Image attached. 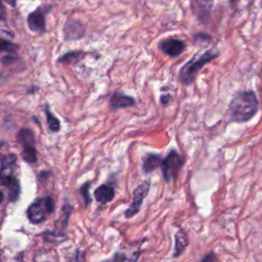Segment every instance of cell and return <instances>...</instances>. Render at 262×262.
<instances>
[{"mask_svg": "<svg viewBox=\"0 0 262 262\" xmlns=\"http://www.w3.org/2000/svg\"><path fill=\"white\" fill-rule=\"evenodd\" d=\"M259 108V101L256 94L251 90L238 91L229 103L231 120L243 123L252 119Z\"/></svg>", "mask_w": 262, "mask_h": 262, "instance_id": "1", "label": "cell"}, {"mask_svg": "<svg viewBox=\"0 0 262 262\" xmlns=\"http://www.w3.org/2000/svg\"><path fill=\"white\" fill-rule=\"evenodd\" d=\"M219 55V52L215 51L214 49H209L204 52H198L192 56L191 59H189L187 62H185L182 68L179 70V80L184 85L191 84L199 71L208 62H210L212 59L216 58Z\"/></svg>", "mask_w": 262, "mask_h": 262, "instance_id": "2", "label": "cell"}, {"mask_svg": "<svg viewBox=\"0 0 262 262\" xmlns=\"http://www.w3.org/2000/svg\"><path fill=\"white\" fill-rule=\"evenodd\" d=\"M54 201L50 195L39 198L27 209V218L32 224L42 223L54 211Z\"/></svg>", "mask_w": 262, "mask_h": 262, "instance_id": "3", "label": "cell"}, {"mask_svg": "<svg viewBox=\"0 0 262 262\" xmlns=\"http://www.w3.org/2000/svg\"><path fill=\"white\" fill-rule=\"evenodd\" d=\"M182 165L183 160L181 156L175 149L170 150L167 157L163 160L161 165L163 177L167 183H170L175 180Z\"/></svg>", "mask_w": 262, "mask_h": 262, "instance_id": "4", "label": "cell"}, {"mask_svg": "<svg viewBox=\"0 0 262 262\" xmlns=\"http://www.w3.org/2000/svg\"><path fill=\"white\" fill-rule=\"evenodd\" d=\"M52 9L50 4H41L34 11L30 12L27 17L29 29L38 34L46 32V14Z\"/></svg>", "mask_w": 262, "mask_h": 262, "instance_id": "5", "label": "cell"}, {"mask_svg": "<svg viewBox=\"0 0 262 262\" xmlns=\"http://www.w3.org/2000/svg\"><path fill=\"white\" fill-rule=\"evenodd\" d=\"M149 187H150V181L145 180L142 183H140L134 189L132 203L129 206V208L125 211V217L126 218H131L139 212V210L141 208V205H142L145 196L147 195V193L149 191Z\"/></svg>", "mask_w": 262, "mask_h": 262, "instance_id": "6", "label": "cell"}, {"mask_svg": "<svg viewBox=\"0 0 262 262\" xmlns=\"http://www.w3.org/2000/svg\"><path fill=\"white\" fill-rule=\"evenodd\" d=\"M17 157L14 154H7L2 158L0 166V186L7 185L16 177L13 174V168L16 164Z\"/></svg>", "mask_w": 262, "mask_h": 262, "instance_id": "7", "label": "cell"}, {"mask_svg": "<svg viewBox=\"0 0 262 262\" xmlns=\"http://www.w3.org/2000/svg\"><path fill=\"white\" fill-rule=\"evenodd\" d=\"M159 49L170 57H176L180 55L185 49V43L177 38H166L159 42Z\"/></svg>", "mask_w": 262, "mask_h": 262, "instance_id": "8", "label": "cell"}, {"mask_svg": "<svg viewBox=\"0 0 262 262\" xmlns=\"http://www.w3.org/2000/svg\"><path fill=\"white\" fill-rule=\"evenodd\" d=\"M86 34L85 26L78 19L69 18L63 29V39L66 41H76L83 38Z\"/></svg>", "mask_w": 262, "mask_h": 262, "instance_id": "9", "label": "cell"}, {"mask_svg": "<svg viewBox=\"0 0 262 262\" xmlns=\"http://www.w3.org/2000/svg\"><path fill=\"white\" fill-rule=\"evenodd\" d=\"M135 104H136V100L133 96L127 95L119 90L115 91L110 98V108L112 111L132 107Z\"/></svg>", "mask_w": 262, "mask_h": 262, "instance_id": "10", "label": "cell"}, {"mask_svg": "<svg viewBox=\"0 0 262 262\" xmlns=\"http://www.w3.org/2000/svg\"><path fill=\"white\" fill-rule=\"evenodd\" d=\"M115 196V189L110 184H101L94 190V198L96 202L104 205L113 201Z\"/></svg>", "mask_w": 262, "mask_h": 262, "instance_id": "11", "label": "cell"}, {"mask_svg": "<svg viewBox=\"0 0 262 262\" xmlns=\"http://www.w3.org/2000/svg\"><path fill=\"white\" fill-rule=\"evenodd\" d=\"M16 140L23 145V148L35 147L36 138L33 130L29 128H21L16 133Z\"/></svg>", "mask_w": 262, "mask_h": 262, "instance_id": "12", "label": "cell"}, {"mask_svg": "<svg viewBox=\"0 0 262 262\" xmlns=\"http://www.w3.org/2000/svg\"><path fill=\"white\" fill-rule=\"evenodd\" d=\"M174 238H175V246H174L173 257L177 258L186 249V247L188 245V238H187V235H186V233H185V231L183 229H179L175 233Z\"/></svg>", "mask_w": 262, "mask_h": 262, "instance_id": "13", "label": "cell"}, {"mask_svg": "<svg viewBox=\"0 0 262 262\" xmlns=\"http://www.w3.org/2000/svg\"><path fill=\"white\" fill-rule=\"evenodd\" d=\"M162 158L160 157V155L157 154H148L144 159H143V163H142V170L144 173L148 174L151 173L152 171H155L158 167H160L162 165Z\"/></svg>", "mask_w": 262, "mask_h": 262, "instance_id": "14", "label": "cell"}, {"mask_svg": "<svg viewBox=\"0 0 262 262\" xmlns=\"http://www.w3.org/2000/svg\"><path fill=\"white\" fill-rule=\"evenodd\" d=\"M44 112L46 115V121H47V125L48 128L51 132H58L60 130V122L59 120L51 113L49 105L46 103L44 106Z\"/></svg>", "mask_w": 262, "mask_h": 262, "instance_id": "15", "label": "cell"}, {"mask_svg": "<svg viewBox=\"0 0 262 262\" xmlns=\"http://www.w3.org/2000/svg\"><path fill=\"white\" fill-rule=\"evenodd\" d=\"M138 259V253H134L131 256H128L125 253L117 252L112 259L104 260L102 262H137Z\"/></svg>", "mask_w": 262, "mask_h": 262, "instance_id": "16", "label": "cell"}, {"mask_svg": "<svg viewBox=\"0 0 262 262\" xmlns=\"http://www.w3.org/2000/svg\"><path fill=\"white\" fill-rule=\"evenodd\" d=\"M21 159L28 164H34L37 162V149L36 147H27L23 148Z\"/></svg>", "mask_w": 262, "mask_h": 262, "instance_id": "17", "label": "cell"}, {"mask_svg": "<svg viewBox=\"0 0 262 262\" xmlns=\"http://www.w3.org/2000/svg\"><path fill=\"white\" fill-rule=\"evenodd\" d=\"M18 50V45L10 42L6 39L0 38V53L1 52H16Z\"/></svg>", "mask_w": 262, "mask_h": 262, "instance_id": "18", "label": "cell"}, {"mask_svg": "<svg viewBox=\"0 0 262 262\" xmlns=\"http://www.w3.org/2000/svg\"><path fill=\"white\" fill-rule=\"evenodd\" d=\"M92 182L91 181H87L85 182L79 189V192L80 194L82 195L83 200H84V205H85V208H87L89 206V204L91 203V198L89 195V190H90V186H91Z\"/></svg>", "mask_w": 262, "mask_h": 262, "instance_id": "19", "label": "cell"}, {"mask_svg": "<svg viewBox=\"0 0 262 262\" xmlns=\"http://www.w3.org/2000/svg\"><path fill=\"white\" fill-rule=\"evenodd\" d=\"M84 54L83 51H71V52H68L66 54H63L62 56H60L57 61L58 62H72L73 60H79L80 58V55Z\"/></svg>", "mask_w": 262, "mask_h": 262, "instance_id": "20", "label": "cell"}, {"mask_svg": "<svg viewBox=\"0 0 262 262\" xmlns=\"http://www.w3.org/2000/svg\"><path fill=\"white\" fill-rule=\"evenodd\" d=\"M85 253L81 252V251H76L75 255L72 257V259L70 260V262H84L85 261Z\"/></svg>", "mask_w": 262, "mask_h": 262, "instance_id": "21", "label": "cell"}, {"mask_svg": "<svg viewBox=\"0 0 262 262\" xmlns=\"http://www.w3.org/2000/svg\"><path fill=\"white\" fill-rule=\"evenodd\" d=\"M201 262H216V255L213 252L209 253L201 260Z\"/></svg>", "mask_w": 262, "mask_h": 262, "instance_id": "22", "label": "cell"}, {"mask_svg": "<svg viewBox=\"0 0 262 262\" xmlns=\"http://www.w3.org/2000/svg\"><path fill=\"white\" fill-rule=\"evenodd\" d=\"M170 95H168V94H166V95H162L161 96V98H160V100H161V103L163 104V105H166L169 101H170Z\"/></svg>", "mask_w": 262, "mask_h": 262, "instance_id": "23", "label": "cell"}, {"mask_svg": "<svg viewBox=\"0 0 262 262\" xmlns=\"http://www.w3.org/2000/svg\"><path fill=\"white\" fill-rule=\"evenodd\" d=\"M3 201H4V193L0 190V204H2Z\"/></svg>", "mask_w": 262, "mask_h": 262, "instance_id": "24", "label": "cell"}, {"mask_svg": "<svg viewBox=\"0 0 262 262\" xmlns=\"http://www.w3.org/2000/svg\"><path fill=\"white\" fill-rule=\"evenodd\" d=\"M0 20H1V21L5 20V16H4L2 13H0Z\"/></svg>", "mask_w": 262, "mask_h": 262, "instance_id": "25", "label": "cell"}, {"mask_svg": "<svg viewBox=\"0 0 262 262\" xmlns=\"http://www.w3.org/2000/svg\"><path fill=\"white\" fill-rule=\"evenodd\" d=\"M17 262H24V261H23V259H21V257H20L19 259H17Z\"/></svg>", "mask_w": 262, "mask_h": 262, "instance_id": "26", "label": "cell"}, {"mask_svg": "<svg viewBox=\"0 0 262 262\" xmlns=\"http://www.w3.org/2000/svg\"><path fill=\"white\" fill-rule=\"evenodd\" d=\"M0 156H1V154H0Z\"/></svg>", "mask_w": 262, "mask_h": 262, "instance_id": "27", "label": "cell"}]
</instances>
